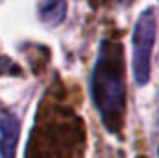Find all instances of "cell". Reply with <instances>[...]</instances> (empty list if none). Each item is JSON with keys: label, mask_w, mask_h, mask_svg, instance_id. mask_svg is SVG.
<instances>
[{"label": "cell", "mask_w": 159, "mask_h": 158, "mask_svg": "<svg viewBox=\"0 0 159 158\" xmlns=\"http://www.w3.org/2000/svg\"><path fill=\"white\" fill-rule=\"evenodd\" d=\"M156 36H157V11L156 7H146L139 15L131 36V45H133L131 71L137 86H146L150 80Z\"/></svg>", "instance_id": "2"}, {"label": "cell", "mask_w": 159, "mask_h": 158, "mask_svg": "<svg viewBox=\"0 0 159 158\" xmlns=\"http://www.w3.org/2000/svg\"><path fill=\"white\" fill-rule=\"evenodd\" d=\"M39 21L46 26H57L65 21L67 2L65 0H41L37 6Z\"/></svg>", "instance_id": "4"}, {"label": "cell", "mask_w": 159, "mask_h": 158, "mask_svg": "<svg viewBox=\"0 0 159 158\" xmlns=\"http://www.w3.org/2000/svg\"><path fill=\"white\" fill-rule=\"evenodd\" d=\"M89 89L104 128L111 134H119L126 114V62L119 41L104 39L100 43Z\"/></svg>", "instance_id": "1"}, {"label": "cell", "mask_w": 159, "mask_h": 158, "mask_svg": "<svg viewBox=\"0 0 159 158\" xmlns=\"http://www.w3.org/2000/svg\"><path fill=\"white\" fill-rule=\"evenodd\" d=\"M20 123L13 114L0 110V158H15Z\"/></svg>", "instance_id": "3"}, {"label": "cell", "mask_w": 159, "mask_h": 158, "mask_svg": "<svg viewBox=\"0 0 159 158\" xmlns=\"http://www.w3.org/2000/svg\"><path fill=\"white\" fill-rule=\"evenodd\" d=\"M122 2H124V4H128V2H133V0H122Z\"/></svg>", "instance_id": "5"}]
</instances>
